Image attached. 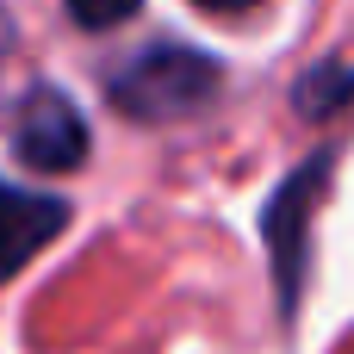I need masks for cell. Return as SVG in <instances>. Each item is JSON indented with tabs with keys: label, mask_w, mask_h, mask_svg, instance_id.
Listing matches in <instances>:
<instances>
[{
	"label": "cell",
	"mask_w": 354,
	"mask_h": 354,
	"mask_svg": "<svg viewBox=\"0 0 354 354\" xmlns=\"http://www.w3.org/2000/svg\"><path fill=\"white\" fill-rule=\"evenodd\" d=\"M218 87H224L218 62L199 56V50H187V44H156V50L131 56V62L106 81L112 106H118L124 118H137V124L187 118V112H199Z\"/></svg>",
	"instance_id": "cell-1"
},
{
	"label": "cell",
	"mask_w": 354,
	"mask_h": 354,
	"mask_svg": "<svg viewBox=\"0 0 354 354\" xmlns=\"http://www.w3.org/2000/svg\"><path fill=\"white\" fill-rule=\"evenodd\" d=\"M12 149H19L25 168H44V174L81 168V156H87V124H81V112H75L62 93L37 87V93H25V106H19V118H12Z\"/></svg>",
	"instance_id": "cell-2"
},
{
	"label": "cell",
	"mask_w": 354,
	"mask_h": 354,
	"mask_svg": "<svg viewBox=\"0 0 354 354\" xmlns=\"http://www.w3.org/2000/svg\"><path fill=\"white\" fill-rule=\"evenodd\" d=\"M68 224V205L50 193H25L0 180V280H12L44 243H56Z\"/></svg>",
	"instance_id": "cell-3"
},
{
	"label": "cell",
	"mask_w": 354,
	"mask_h": 354,
	"mask_svg": "<svg viewBox=\"0 0 354 354\" xmlns=\"http://www.w3.org/2000/svg\"><path fill=\"white\" fill-rule=\"evenodd\" d=\"M68 12H75V25H87V31H106V25L131 19V12H137V0H68Z\"/></svg>",
	"instance_id": "cell-4"
},
{
	"label": "cell",
	"mask_w": 354,
	"mask_h": 354,
	"mask_svg": "<svg viewBox=\"0 0 354 354\" xmlns=\"http://www.w3.org/2000/svg\"><path fill=\"white\" fill-rule=\"evenodd\" d=\"M193 6H205V12H249V6H261V0H193Z\"/></svg>",
	"instance_id": "cell-5"
}]
</instances>
